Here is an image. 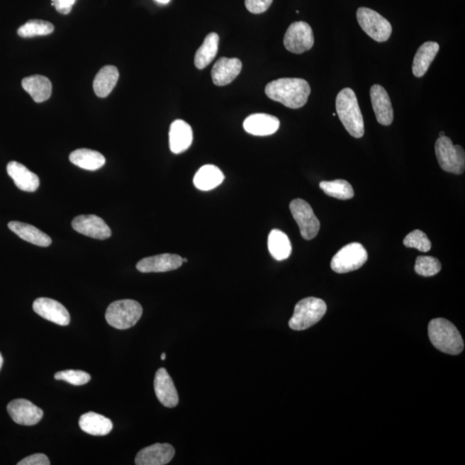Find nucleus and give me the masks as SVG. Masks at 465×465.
Masks as SVG:
<instances>
[{"label":"nucleus","instance_id":"nucleus-23","mask_svg":"<svg viewBox=\"0 0 465 465\" xmlns=\"http://www.w3.org/2000/svg\"><path fill=\"white\" fill-rule=\"evenodd\" d=\"M439 50V43L427 42L422 44L417 50L413 62V74L417 78L422 77L426 74L429 67L435 61Z\"/></svg>","mask_w":465,"mask_h":465},{"label":"nucleus","instance_id":"nucleus-14","mask_svg":"<svg viewBox=\"0 0 465 465\" xmlns=\"http://www.w3.org/2000/svg\"><path fill=\"white\" fill-rule=\"evenodd\" d=\"M174 455V448L170 444L157 443L140 451L135 463L138 465H165L171 462Z\"/></svg>","mask_w":465,"mask_h":465},{"label":"nucleus","instance_id":"nucleus-34","mask_svg":"<svg viewBox=\"0 0 465 465\" xmlns=\"http://www.w3.org/2000/svg\"><path fill=\"white\" fill-rule=\"evenodd\" d=\"M405 247L415 248L420 252L430 251L432 243L424 232L416 230L412 231L403 240Z\"/></svg>","mask_w":465,"mask_h":465},{"label":"nucleus","instance_id":"nucleus-26","mask_svg":"<svg viewBox=\"0 0 465 465\" xmlns=\"http://www.w3.org/2000/svg\"><path fill=\"white\" fill-rule=\"evenodd\" d=\"M119 73L114 66H106L100 69L94 82V90L99 98H106L113 91L118 82Z\"/></svg>","mask_w":465,"mask_h":465},{"label":"nucleus","instance_id":"nucleus-37","mask_svg":"<svg viewBox=\"0 0 465 465\" xmlns=\"http://www.w3.org/2000/svg\"><path fill=\"white\" fill-rule=\"evenodd\" d=\"M18 465H50V459L43 453L30 455L18 463Z\"/></svg>","mask_w":465,"mask_h":465},{"label":"nucleus","instance_id":"nucleus-8","mask_svg":"<svg viewBox=\"0 0 465 465\" xmlns=\"http://www.w3.org/2000/svg\"><path fill=\"white\" fill-rule=\"evenodd\" d=\"M357 19L362 30L375 41L383 43L391 38V23L376 11L366 7H360L357 11Z\"/></svg>","mask_w":465,"mask_h":465},{"label":"nucleus","instance_id":"nucleus-36","mask_svg":"<svg viewBox=\"0 0 465 465\" xmlns=\"http://www.w3.org/2000/svg\"><path fill=\"white\" fill-rule=\"evenodd\" d=\"M274 0H245L247 9L254 14H262L269 9Z\"/></svg>","mask_w":465,"mask_h":465},{"label":"nucleus","instance_id":"nucleus-16","mask_svg":"<svg viewBox=\"0 0 465 465\" xmlns=\"http://www.w3.org/2000/svg\"><path fill=\"white\" fill-rule=\"evenodd\" d=\"M155 391L160 403L167 408H174L179 404L178 391L165 368H160L155 378Z\"/></svg>","mask_w":465,"mask_h":465},{"label":"nucleus","instance_id":"nucleus-38","mask_svg":"<svg viewBox=\"0 0 465 465\" xmlns=\"http://www.w3.org/2000/svg\"><path fill=\"white\" fill-rule=\"evenodd\" d=\"M52 5L55 7L58 13L67 15L70 13L76 0H52Z\"/></svg>","mask_w":465,"mask_h":465},{"label":"nucleus","instance_id":"nucleus-4","mask_svg":"<svg viewBox=\"0 0 465 465\" xmlns=\"http://www.w3.org/2000/svg\"><path fill=\"white\" fill-rule=\"evenodd\" d=\"M141 304L135 300H119L110 304L106 313V319L110 326L119 330L134 327L142 315Z\"/></svg>","mask_w":465,"mask_h":465},{"label":"nucleus","instance_id":"nucleus-21","mask_svg":"<svg viewBox=\"0 0 465 465\" xmlns=\"http://www.w3.org/2000/svg\"><path fill=\"white\" fill-rule=\"evenodd\" d=\"M7 174L13 179L16 186L21 191L34 192L39 188L38 176L21 163L17 162L8 163Z\"/></svg>","mask_w":465,"mask_h":465},{"label":"nucleus","instance_id":"nucleus-3","mask_svg":"<svg viewBox=\"0 0 465 465\" xmlns=\"http://www.w3.org/2000/svg\"><path fill=\"white\" fill-rule=\"evenodd\" d=\"M428 335L434 347L444 354L459 355L464 350L462 336L454 325L446 319L432 320L428 325Z\"/></svg>","mask_w":465,"mask_h":465},{"label":"nucleus","instance_id":"nucleus-17","mask_svg":"<svg viewBox=\"0 0 465 465\" xmlns=\"http://www.w3.org/2000/svg\"><path fill=\"white\" fill-rule=\"evenodd\" d=\"M370 92L376 120L382 125H391L394 120V111L388 92L380 85L372 86Z\"/></svg>","mask_w":465,"mask_h":465},{"label":"nucleus","instance_id":"nucleus-6","mask_svg":"<svg viewBox=\"0 0 465 465\" xmlns=\"http://www.w3.org/2000/svg\"><path fill=\"white\" fill-rule=\"evenodd\" d=\"M435 154L441 169L453 174H463L465 168L464 148L454 145L447 136H441L435 143Z\"/></svg>","mask_w":465,"mask_h":465},{"label":"nucleus","instance_id":"nucleus-42","mask_svg":"<svg viewBox=\"0 0 465 465\" xmlns=\"http://www.w3.org/2000/svg\"><path fill=\"white\" fill-rule=\"evenodd\" d=\"M441 136H444V132H443V131H442V132H440V133H439V138H441Z\"/></svg>","mask_w":465,"mask_h":465},{"label":"nucleus","instance_id":"nucleus-30","mask_svg":"<svg viewBox=\"0 0 465 465\" xmlns=\"http://www.w3.org/2000/svg\"><path fill=\"white\" fill-rule=\"evenodd\" d=\"M219 47V35L216 33H210L195 55V66L198 69H203L213 61L218 55Z\"/></svg>","mask_w":465,"mask_h":465},{"label":"nucleus","instance_id":"nucleus-31","mask_svg":"<svg viewBox=\"0 0 465 465\" xmlns=\"http://www.w3.org/2000/svg\"><path fill=\"white\" fill-rule=\"evenodd\" d=\"M320 188L324 191V194L337 199L348 200L354 196V188L352 184L344 179L320 182Z\"/></svg>","mask_w":465,"mask_h":465},{"label":"nucleus","instance_id":"nucleus-19","mask_svg":"<svg viewBox=\"0 0 465 465\" xmlns=\"http://www.w3.org/2000/svg\"><path fill=\"white\" fill-rule=\"evenodd\" d=\"M242 68V63L237 58H220L212 68V79L216 86H227L237 77Z\"/></svg>","mask_w":465,"mask_h":465},{"label":"nucleus","instance_id":"nucleus-12","mask_svg":"<svg viewBox=\"0 0 465 465\" xmlns=\"http://www.w3.org/2000/svg\"><path fill=\"white\" fill-rule=\"evenodd\" d=\"M72 226L79 234L97 240H106L111 237V230L102 218L95 215L76 216Z\"/></svg>","mask_w":465,"mask_h":465},{"label":"nucleus","instance_id":"nucleus-39","mask_svg":"<svg viewBox=\"0 0 465 465\" xmlns=\"http://www.w3.org/2000/svg\"><path fill=\"white\" fill-rule=\"evenodd\" d=\"M156 1L160 3V4H167L171 1V0H156Z\"/></svg>","mask_w":465,"mask_h":465},{"label":"nucleus","instance_id":"nucleus-10","mask_svg":"<svg viewBox=\"0 0 465 465\" xmlns=\"http://www.w3.org/2000/svg\"><path fill=\"white\" fill-rule=\"evenodd\" d=\"M315 38L312 28L306 22H295L288 28L284 38V45L293 54H303L312 49Z\"/></svg>","mask_w":465,"mask_h":465},{"label":"nucleus","instance_id":"nucleus-20","mask_svg":"<svg viewBox=\"0 0 465 465\" xmlns=\"http://www.w3.org/2000/svg\"><path fill=\"white\" fill-rule=\"evenodd\" d=\"M194 141L191 127L183 120H175L171 124L169 145L172 153L179 155L186 152Z\"/></svg>","mask_w":465,"mask_h":465},{"label":"nucleus","instance_id":"nucleus-33","mask_svg":"<svg viewBox=\"0 0 465 465\" xmlns=\"http://www.w3.org/2000/svg\"><path fill=\"white\" fill-rule=\"evenodd\" d=\"M441 263L438 259L432 256H419L416 259L415 270L417 274L423 276H432L441 271Z\"/></svg>","mask_w":465,"mask_h":465},{"label":"nucleus","instance_id":"nucleus-43","mask_svg":"<svg viewBox=\"0 0 465 465\" xmlns=\"http://www.w3.org/2000/svg\"><path fill=\"white\" fill-rule=\"evenodd\" d=\"M188 259H183V263H187Z\"/></svg>","mask_w":465,"mask_h":465},{"label":"nucleus","instance_id":"nucleus-27","mask_svg":"<svg viewBox=\"0 0 465 465\" xmlns=\"http://www.w3.org/2000/svg\"><path fill=\"white\" fill-rule=\"evenodd\" d=\"M224 180V174L218 167L206 165L196 172L194 182L200 191H208L215 189Z\"/></svg>","mask_w":465,"mask_h":465},{"label":"nucleus","instance_id":"nucleus-9","mask_svg":"<svg viewBox=\"0 0 465 465\" xmlns=\"http://www.w3.org/2000/svg\"><path fill=\"white\" fill-rule=\"evenodd\" d=\"M290 210L298 224L302 237L307 240L314 239L318 235L320 224L310 204L303 199L296 198L290 203Z\"/></svg>","mask_w":465,"mask_h":465},{"label":"nucleus","instance_id":"nucleus-1","mask_svg":"<svg viewBox=\"0 0 465 465\" xmlns=\"http://www.w3.org/2000/svg\"><path fill=\"white\" fill-rule=\"evenodd\" d=\"M264 91L274 101L281 103L291 109H299L307 103L311 88L306 79L283 78L267 84Z\"/></svg>","mask_w":465,"mask_h":465},{"label":"nucleus","instance_id":"nucleus-24","mask_svg":"<svg viewBox=\"0 0 465 465\" xmlns=\"http://www.w3.org/2000/svg\"><path fill=\"white\" fill-rule=\"evenodd\" d=\"M22 86L35 103L46 101L52 94V84L45 76L33 75L25 78L23 79Z\"/></svg>","mask_w":465,"mask_h":465},{"label":"nucleus","instance_id":"nucleus-18","mask_svg":"<svg viewBox=\"0 0 465 465\" xmlns=\"http://www.w3.org/2000/svg\"><path fill=\"white\" fill-rule=\"evenodd\" d=\"M280 122L274 116L264 113L252 114L245 119L243 128L248 134L267 136L279 130Z\"/></svg>","mask_w":465,"mask_h":465},{"label":"nucleus","instance_id":"nucleus-28","mask_svg":"<svg viewBox=\"0 0 465 465\" xmlns=\"http://www.w3.org/2000/svg\"><path fill=\"white\" fill-rule=\"evenodd\" d=\"M69 159L74 165L88 171L99 170L106 164V158L102 154L87 148L74 151L71 153Z\"/></svg>","mask_w":465,"mask_h":465},{"label":"nucleus","instance_id":"nucleus-15","mask_svg":"<svg viewBox=\"0 0 465 465\" xmlns=\"http://www.w3.org/2000/svg\"><path fill=\"white\" fill-rule=\"evenodd\" d=\"M183 258L177 254H163L144 258L136 264V268L143 274L148 272H166L179 269L182 266Z\"/></svg>","mask_w":465,"mask_h":465},{"label":"nucleus","instance_id":"nucleus-11","mask_svg":"<svg viewBox=\"0 0 465 465\" xmlns=\"http://www.w3.org/2000/svg\"><path fill=\"white\" fill-rule=\"evenodd\" d=\"M8 414L15 423L22 426H35L43 419L41 408L26 399H15L8 404Z\"/></svg>","mask_w":465,"mask_h":465},{"label":"nucleus","instance_id":"nucleus-32","mask_svg":"<svg viewBox=\"0 0 465 465\" xmlns=\"http://www.w3.org/2000/svg\"><path fill=\"white\" fill-rule=\"evenodd\" d=\"M55 27L51 23L43 20H30L19 28L18 34L21 38H34L53 33Z\"/></svg>","mask_w":465,"mask_h":465},{"label":"nucleus","instance_id":"nucleus-5","mask_svg":"<svg viewBox=\"0 0 465 465\" xmlns=\"http://www.w3.org/2000/svg\"><path fill=\"white\" fill-rule=\"evenodd\" d=\"M327 312V304L318 298H307L296 303L294 314L288 326L296 331L306 330L323 319Z\"/></svg>","mask_w":465,"mask_h":465},{"label":"nucleus","instance_id":"nucleus-41","mask_svg":"<svg viewBox=\"0 0 465 465\" xmlns=\"http://www.w3.org/2000/svg\"><path fill=\"white\" fill-rule=\"evenodd\" d=\"M166 354H162V360H165L166 359Z\"/></svg>","mask_w":465,"mask_h":465},{"label":"nucleus","instance_id":"nucleus-25","mask_svg":"<svg viewBox=\"0 0 465 465\" xmlns=\"http://www.w3.org/2000/svg\"><path fill=\"white\" fill-rule=\"evenodd\" d=\"M8 228L16 235L26 242L34 244L39 247H49L52 240L45 232L38 230V228L25 223L11 222Z\"/></svg>","mask_w":465,"mask_h":465},{"label":"nucleus","instance_id":"nucleus-13","mask_svg":"<svg viewBox=\"0 0 465 465\" xmlns=\"http://www.w3.org/2000/svg\"><path fill=\"white\" fill-rule=\"evenodd\" d=\"M33 310L43 318L60 326H67L70 323V315L67 308L54 299L38 298L33 303Z\"/></svg>","mask_w":465,"mask_h":465},{"label":"nucleus","instance_id":"nucleus-22","mask_svg":"<svg viewBox=\"0 0 465 465\" xmlns=\"http://www.w3.org/2000/svg\"><path fill=\"white\" fill-rule=\"evenodd\" d=\"M79 427L88 435L104 436L109 435L113 428L110 419L94 412H88L80 417Z\"/></svg>","mask_w":465,"mask_h":465},{"label":"nucleus","instance_id":"nucleus-2","mask_svg":"<svg viewBox=\"0 0 465 465\" xmlns=\"http://www.w3.org/2000/svg\"><path fill=\"white\" fill-rule=\"evenodd\" d=\"M336 111L344 129L354 138H362L364 134L363 115L354 90L344 88L336 98Z\"/></svg>","mask_w":465,"mask_h":465},{"label":"nucleus","instance_id":"nucleus-29","mask_svg":"<svg viewBox=\"0 0 465 465\" xmlns=\"http://www.w3.org/2000/svg\"><path fill=\"white\" fill-rule=\"evenodd\" d=\"M268 250L272 257L278 262H282L291 254V240L281 230H271L268 236Z\"/></svg>","mask_w":465,"mask_h":465},{"label":"nucleus","instance_id":"nucleus-40","mask_svg":"<svg viewBox=\"0 0 465 465\" xmlns=\"http://www.w3.org/2000/svg\"><path fill=\"white\" fill-rule=\"evenodd\" d=\"M3 363H4V359L1 354H0V370H1Z\"/></svg>","mask_w":465,"mask_h":465},{"label":"nucleus","instance_id":"nucleus-7","mask_svg":"<svg viewBox=\"0 0 465 465\" xmlns=\"http://www.w3.org/2000/svg\"><path fill=\"white\" fill-rule=\"evenodd\" d=\"M368 254L362 244L352 242L340 250L331 260L332 270L337 274L359 270L366 263Z\"/></svg>","mask_w":465,"mask_h":465},{"label":"nucleus","instance_id":"nucleus-35","mask_svg":"<svg viewBox=\"0 0 465 465\" xmlns=\"http://www.w3.org/2000/svg\"><path fill=\"white\" fill-rule=\"evenodd\" d=\"M56 380L66 381L72 386H80L86 384L91 380L90 374L83 371L67 370L56 372L55 375Z\"/></svg>","mask_w":465,"mask_h":465}]
</instances>
